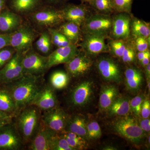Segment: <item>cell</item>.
Segmentation results:
<instances>
[{"label": "cell", "instance_id": "cell-31", "mask_svg": "<svg viewBox=\"0 0 150 150\" xmlns=\"http://www.w3.org/2000/svg\"><path fill=\"white\" fill-rule=\"evenodd\" d=\"M89 4L98 13L110 15L114 11L111 0H91Z\"/></svg>", "mask_w": 150, "mask_h": 150}, {"label": "cell", "instance_id": "cell-7", "mask_svg": "<svg viewBox=\"0 0 150 150\" xmlns=\"http://www.w3.org/2000/svg\"><path fill=\"white\" fill-rule=\"evenodd\" d=\"M114 129L118 134L133 143H139L144 137V131L137 120L131 117H125L116 121Z\"/></svg>", "mask_w": 150, "mask_h": 150}, {"label": "cell", "instance_id": "cell-36", "mask_svg": "<svg viewBox=\"0 0 150 150\" xmlns=\"http://www.w3.org/2000/svg\"><path fill=\"white\" fill-rule=\"evenodd\" d=\"M136 58V50L134 44L126 42V48L121 57L122 61L126 64H131L134 62Z\"/></svg>", "mask_w": 150, "mask_h": 150}, {"label": "cell", "instance_id": "cell-47", "mask_svg": "<svg viewBox=\"0 0 150 150\" xmlns=\"http://www.w3.org/2000/svg\"><path fill=\"white\" fill-rule=\"evenodd\" d=\"M12 118H6V119H0V128L2 126L11 123Z\"/></svg>", "mask_w": 150, "mask_h": 150}, {"label": "cell", "instance_id": "cell-3", "mask_svg": "<svg viewBox=\"0 0 150 150\" xmlns=\"http://www.w3.org/2000/svg\"><path fill=\"white\" fill-rule=\"evenodd\" d=\"M48 57L40 55L32 48L25 53L23 57V75L39 77L48 69Z\"/></svg>", "mask_w": 150, "mask_h": 150}, {"label": "cell", "instance_id": "cell-2", "mask_svg": "<svg viewBox=\"0 0 150 150\" xmlns=\"http://www.w3.org/2000/svg\"><path fill=\"white\" fill-rule=\"evenodd\" d=\"M25 108L18 118V129L23 139L28 142L33 138L39 123L38 108L34 105Z\"/></svg>", "mask_w": 150, "mask_h": 150}, {"label": "cell", "instance_id": "cell-35", "mask_svg": "<svg viewBox=\"0 0 150 150\" xmlns=\"http://www.w3.org/2000/svg\"><path fill=\"white\" fill-rule=\"evenodd\" d=\"M114 11L131 13L133 0H111Z\"/></svg>", "mask_w": 150, "mask_h": 150}, {"label": "cell", "instance_id": "cell-30", "mask_svg": "<svg viewBox=\"0 0 150 150\" xmlns=\"http://www.w3.org/2000/svg\"><path fill=\"white\" fill-rule=\"evenodd\" d=\"M39 0H12V6L20 13H25L33 10L37 6Z\"/></svg>", "mask_w": 150, "mask_h": 150}, {"label": "cell", "instance_id": "cell-34", "mask_svg": "<svg viewBox=\"0 0 150 150\" xmlns=\"http://www.w3.org/2000/svg\"><path fill=\"white\" fill-rule=\"evenodd\" d=\"M126 40H113L110 41L108 46L109 51L113 56L121 58L126 46Z\"/></svg>", "mask_w": 150, "mask_h": 150}, {"label": "cell", "instance_id": "cell-53", "mask_svg": "<svg viewBox=\"0 0 150 150\" xmlns=\"http://www.w3.org/2000/svg\"><path fill=\"white\" fill-rule=\"evenodd\" d=\"M81 1H83L86 2L88 3L89 4L91 2V0H81Z\"/></svg>", "mask_w": 150, "mask_h": 150}, {"label": "cell", "instance_id": "cell-21", "mask_svg": "<svg viewBox=\"0 0 150 150\" xmlns=\"http://www.w3.org/2000/svg\"><path fill=\"white\" fill-rule=\"evenodd\" d=\"M118 89L112 85H105L102 87L99 97V106L102 110H108L112 103L118 97Z\"/></svg>", "mask_w": 150, "mask_h": 150}, {"label": "cell", "instance_id": "cell-44", "mask_svg": "<svg viewBox=\"0 0 150 150\" xmlns=\"http://www.w3.org/2000/svg\"><path fill=\"white\" fill-rule=\"evenodd\" d=\"M139 126L144 132H149L150 131V120L149 118H144L140 122Z\"/></svg>", "mask_w": 150, "mask_h": 150}, {"label": "cell", "instance_id": "cell-8", "mask_svg": "<svg viewBox=\"0 0 150 150\" xmlns=\"http://www.w3.org/2000/svg\"><path fill=\"white\" fill-rule=\"evenodd\" d=\"M22 140L18 129L11 123L0 128V150L20 149Z\"/></svg>", "mask_w": 150, "mask_h": 150}, {"label": "cell", "instance_id": "cell-25", "mask_svg": "<svg viewBox=\"0 0 150 150\" xmlns=\"http://www.w3.org/2000/svg\"><path fill=\"white\" fill-rule=\"evenodd\" d=\"M0 110L12 115L18 111L13 98L8 89L0 88Z\"/></svg>", "mask_w": 150, "mask_h": 150}, {"label": "cell", "instance_id": "cell-39", "mask_svg": "<svg viewBox=\"0 0 150 150\" xmlns=\"http://www.w3.org/2000/svg\"><path fill=\"white\" fill-rule=\"evenodd\" d=\"M16 52L13 48H4L0 50V69L10 60Z\"/></svg>", "mask_w": 150, "mask_h": 150}, {"label": "cell", "instance_id": "cell-12", "mask_svg": "<svg viewBox=\"0 0 150 150\" xmlns=\"http://www.w3.org/2000/svg\"><path fill=\"white\" fill-rule=\"evenodd\" d=\"M33 18L40 26L49 28L61 24L64 21L62 11L51 8L36 12Z\"/></svg>", "mask_w": 150, "mask_h": 150}, {"label": "cell", "instance_id": "cell-24", "mask_svg": "<svg viewBox=\"0 0 150 150\" xmlns=\"http://www.w3.org/2000/svg\"><path fill=\"white\" fill-rule=\"evenodd\" d=\"M86 119L81 115H76L69 118L65 131H69L84 138L87 137Z\"/></svg>", "mask_w": 150, "mask_h": 150}, {"label": "cell", "instance_id": "cell-51", "mask_svg": "<svg viewBox=\"0 0 150 150\" xmlns=\"http://www.w3.org/2000/svg\"><path fill=\"white\" fill-rule=\"evenodd\" d=\"M104 150H115L116 149H115V148L112 147H110V146H108L107 147L104 148Z\"/></svg>", "mask_w": 150, "mask_h": 150}, {"label": "cell", "instance_id": "cell-23", "mask_svg": "<svg viewBox=\"0 0 150 150\" xmlns=\"http://www.w3.org/2000/svg\"><path fill=\"white\" fill-rule=\"evenodd\" d=\"M80 28L73 23L67 22L60 26L59 31L64 35L71 44L76 45L81 38Z\"/></svg>", "mask_w": 150, "mask_h": 150}, {"label": "cell", "instance_id": "cell-48", "mask_svg": "<svg viewBox=\"0 0 150 150\" xmlns=\"http://www.w3.org/2000/svg\"><path fill=\"white\" fill-rule=\"evenodd\" d=\"M12 115L6 113L0 110V119H6V118H12Z\"/></svg>", "mask_w": 150, "mask_h": 150}, {"label": "cell", "instance_id": "cell-43", "mask_svg": "<svg viewBox=\"0 0 150 150\" xmlns=\"http://www.w3.org/2000/svg\"><path fill=\"white\" fill-rule=\"evenodd\" d=\"M11 33L0 34V50L10 46Z\"/></svg>", "mask_w": 150, "mask_h": 150}, {"label": "cell", "instance_id": "cell-33", "mask_svg": "<svg viewBox=\"0 0 150 150\" xmlns=\"http://www.w3.org/2000/svg\"><path fill=\"white\" fill-rule=\"evenodd\" d=\"M50 150H74L67 143L62 135L56 133L51 138L50 143Z\"/></svg>", "mask_w": 150, "mask_h": 150}, {"label": "cell", "instance_id": "cell-9", "mask_svg": "<svg viewBox=\"0 0 150 150\" xmlns=\"http://www.w3.org/2000/svg\"><path fill=\"white\" fill-rule=\"evenodd\" d=\"M131 16L129 14L118 13L112 18V25L110 33L113 40H127L131 34Z\"/></svg>", "mask_w": 150, "mask_h": 150}, {"label": "cell", "instance_id": "cell-40", "mask_svg": "<svg viewBox=\"0 0 150 150\" xmlns=\"http://www.w3.org/2000/svg\"><path fill=\"white\" fill-rule=\"evenodd\" d=\"M134 46L136 51L138 52L147 51L149 50L150 37L148 38L143 37L135 38Z\"/></svg>", "mask_w": 150, "mask_h": 150}, {"label": "cell", "instance_id": "cell-41", "mask_svg": "<svg viewBox=\"0 0 150 150\" xmlns=\"http://www.w3.org/2000/svg\"><path fill=\"white\" fill-rule=\"evenodd\" d=\"M48 30L52 44H54L58 48L61 47V41L63 34L59 30L52 28H48Z\"/></svg>", "mask_w": 150, "mask_h": 150}, {"label": "cell", "instance_id": "cell-52", "mask_svg": "<svg viewBox=\"0 0 150 150\" xmlns=\"http://www.w3.org/2000/svg\"><path fill=\"white\" fill-rule=\"evenodd\" d=\"M150 79L147 80V86H148V89H149V91H150Z\"/></svg>", "mask_w": 150, "mask_h": 150}, {"label": "cell", "instance_id": "cell-17", "mask_svg": "<svg viewBox=\"0 0 150 150\" xmlns=\"http://www.w3.org/2000/svg\"><path fill=\"white\" fill-rule=\"evenodd\" d=\"M62 11L64 21L73 23L80 27L90 16L88 7L85 5H69Z\"/></svg>", "mask_w": 150, "mask_h": 150}, {"label": "cell", "instance_id": "cell-19", "mask_svg": "<svg viewBox=\"0 0 150 150\" xmlns=\"http://www.w3.org/2000/svg\"><path fill=\"white\" fill-rule=\"evenodd\" d=\"M93 87V83L89 81H84L79 84L71 95V102L73 105L81 107L86 104L91 99Z\"/></svg>", "mask_w": 150, "mask_h": 150}, {"label": "cell", "instance_id": "cell-20", "mask_svg": "<svg viewBox=\"0 0 150 150\" xmlns=\"http://www.w3.org/2000/svg\"><path fill=\"white\" fill-rule=\"evenodd\" d=\"M21 17L12 12L5 10L0 13V30L10 33L14 32L21 25Z\"/></svg>", "mask_w": 150, "mask_h": 150}, {"label": "cell", "instance_id": "cell-16", "mask_svg": "<svg viewBox=\"0 0 150 150\" xmlns=\"http://www.w3.org/2000/svg\"><path fill=\"white\" fill-rule=\"evenodd\" d=\"M56 133L46 126L41 120L35 136L32 138L30 149L50 150V141L52 137Z\"/></svg>", "mask_w": 150, "mask_h": 150}, {"label": "cell", "instance_id": "cell-15", "mask_svg": "<svg viewBox=\"0 0 150 150\" xmlns=\"http://www.w3.org/2000/svg\"><path fill=\"white\" fill-rule=\"evenodd\" d=\"M97 68L105 81L118 83L121 80V73L118 64L110 58L102 57L98 60Z\"/></svg>", "mask_w": 150, "mask_h": 150}, {"label": "cell", "instance_id": "cell-29", "mask_svg": "<svg viewBox=\"0 0 150 150\" xmlns=\"http://www.w3.org/2000/svg\"><path fill=\"white\" fill-rule=\"evenodd\" d=\"M69 77L68 73L63 71H57L53 73L50 78L51 86L54 89L62 90L68 85Z\"/></svg>", "mask_w": 150, "mask_h": 150}, {"label": "cell", "instance_id": "cell-49", "mask_svg": "<svg viewBox=\"0 0 150 150\" xmlns=\"http://www.w3.org/2000/svg\"><path fill=\"white\" fill-rule=\"evenodd\" d=\"M145 67V74H146V77L147 80L150 79V64L146 66Z\"/></svg>", "mask_w": 150, "mask_h": 150}, {"label": "cell", "instance_id": "cell-38", "mask_svg": "<svg viewBox=\"0 0 150 150\" xmlns=\"http://www.w3.org/2000/svg\"><path fill=\"white\" fill-rule=\"evenodd\" d=\"M144 98L142 95L137 96L130 100V110L137 116L141 115L142 104Z\"/></svg>", "mask_w": 150, "mask_h": 150}, {"label": "cell", "instance_id": "cell-6", "mask_svg": "<svg viewBox=\"0 0 150 150\" xmlns=\"http://www.w3.org/2000/svg\"><path fill=\"white\" fill-rule=\"evenodd\" d=\"M24 54L16 52L9 61L0 70V84H9L23 76V57Z\"/></svg>", "mask_w": 150, "mask_h": 150}, {"label": "cell", "instance_id": "cell-50", "mask_svg": "<svg viewBox=\"0 0 150 150\" xmlns=\"http://www.w3.org/2000/svg\"><path fill=\"white\" fill-rule=\"evenodd\" d=\"M5 4V0H0V13L4 8Z\"/></svg>", "mask_w": 150, "mask_h": 150}, {"label": "cell", "instance_id": "cell-45", "mask_svg": "<svg viewBox=\"0 0 150 150\" xmlns=\"http://www.w3.org/2000/svg\"><path fill=\"white\" fill-rule=\"evenodd\" d=\"M150 52H149L148 54L145 56L144 58L141 62H140L141 64L143 67H145L147 65L150 64Z\"/></svg>", "mask_w": 150, "mask_h": 150}, {"label": "cell", "instance_id": "cell-4", "mask_svg": "<svg viewBox=\"0 0 150 150\" xmlns=\"http://www.w3.org/2000/svg\"><path fill=\"white\" fill-rule=\"evenodd\" d=\"M34 30L26 25H21L18 29L11 33L10 45L16 51L24 54L32 48L36 38Z\"/></svg>", "mask_w": 150, "mask_h": 150}, {"label": "cell", "instance_id": "cell-42", "mask_svg": "<svg viewBox=\"0 0 150 150\" xmlns=\"http://www.w3.org/2000/svg\"><path fill=\"white\" fill-rule=\"evenodd\" d=\"M141 115L143 118H149L150 115V102L149 99L144 100L141 109Z\"/></svg>", "mask_w": 150, "mask_h": 150}, {"label": "cell", "instance_id": "cell-13", "mask_svg": "<svg viewBox=\"0 0 150 150\" xmlns=\"http://www.w3.org/2000/svg\"><path fill=\"white\" fill-rule=\"evenodd\" d=\"M79 53L77 47L75 44L59 47L48 56L47 69L61 64H67Z\"/></svg>", "mask_w": 150, "mask_h": 150}, {"label": "cell", "instance_id": "cell-27", "mask_svg": "<svg viewBox=\"0 0 150 150\" xmlns=\"http://www.w3.org/2000/svg\"><path fill=\"white\" fill-rule=\"evenodd\" d=\"M131 33L134 38L150 37V28L149 23L139 19L134 18L131 23Z\"/></svg>", "mask_w": 150, "mask_h": 150}, {"label": "cell", "instance_id": "cell-32", "mask_svg": "<svg viewBox=\"0 0 150 150\" xmlns=\"http://www.w3.org/2000/svg\"><path fill=\"white\" fill-rule=\"evenodd\" d=\"M52 45L50 34L46 32L42 33L35 43L38 50L41 53L46 54L50 53Z\"/></svg>", "mask_w": 150, "mask_h": 150}, {"label": "cell", "instance_id": "cell-14", "mask_svg": "<svg viewBox=\"0 0 150 150\" xmlns=\"http://www.w3.org/2000/svg\"><path fill=\"white\" fill-rule=\"evenodd\" d=\"M54 89L49 86L40 88L30 105H34L44 111L57 107L58 100Z\"/></svg>", "mask_w": 150, "mask_h": 150}, {"label": "cell", "instance_id": "cell-1", "mask_svg": "<svg viewBox=\"0 0 150 150\" xmlns=\"http://www.w3.org/2000/svg\"><path fill=\"white\" fill-rule=\"evenodd\" d=\"M39 77L24 75L17 80L9 84L8 89L11 95L18 110L29 106L40 89Z\"/></svg>", "mask_w": 150, "mask_h": 150}, {"label": "cell", "instance_id": "cell-5", "mask_svg": "<svg viewBox=\"0 0 150 150\" xmlns=\"http://www.w3.org/2000/svg\"><path fill=\"white\" fill-rule=\"evenodd\" d=\"M112 17L108 15L98 13L91 15L85 22L83 28L84 33L97 34L107 37L110 34Z\"/></svg>", "mask_w": 150, "mask_h": 150}, {"label": "cell", "instance_id": "cell-46", "mask_svg": "<svg viewBox=\"0 0 150 150\" xmlns=\"http://www.w3.org/2000/svg\"><path fill=\"white\" fill-rule=\"evenodd\" d=\"M150 52L149 50H148L147 51H142V52H138L137 54V57L138 60H139V62H140L141 61L144 59L145 57V56L148 54L149 52Z\"/></svg>", "mask_w": 150, "mask_h": 150}, {"label": "cell", "instance_id": "cell-10", "mask_svg": "<svg viewBox=\"0 0 150 150\" xmlns=\"http://www.w3.org/2000/svg\"><path fill=\"white\" fill-rule=\"evenodd\" d=\"M106 37L102 35L84 33L80 46L88 56H96L109 51L108 45L105 41Z\"/></svg>", "mask_w": 150, "mask_h": 150}, {"label": "cell", "instance_id": "cell-11", "mask_svg": "<svg viewBox=\"0 0 150 150\" xmlns=\"http://www.w3.org/2000/svg\"><path fill=\"white\" fill-rule=\"evenodd\" d=\"M41 120L48 128L61 134L65 131L69 118L64 110L56 107L44 111Z\"/></svg>", "mask_w": 150, "mask_h": 150}, {"label": "cell", "instance_id": "cell-54", "mask_svg": "<svg viewBox=\"0 0 150 150\" xmlns=\"http://www.w3.org/2000/svg\"><path fill=\"white\" fill-rule=\"evenodd\" d=\"M49 1H51V2H56L59 1L60 0H49Z\"/></svg>", "mask_w": 150, "mask_h": 150}, {"label": "cell", "instance_id": "cell-22", "mask_svg": "<svg viewBox=\"0 0 150 150\" xmlns=\"http://www.w3.org/2000/svg\"><path fill=\"white\" fill-rule=\"evenodd\" d=\"M126 86L132 91L139 89L143 80V74L141 71L134 67L128 68L125 71Z\"/></svg>", "mask_w": 150, "mask_h": 150}, {"label": "cell", "instance_id": "cell-37", "mask_svg": "<svg viewBox=\"0 0 150 150\" xmlns=\"http://www.w3.org/2000/svg\"><path fill=\"white\" fill-rule=\"evenodd\" d=\"M87 137L91 139H99L102 135L99 124L96 121L87 124Z\"/></svg>", "mask_w": 150, "mask_h": 150}, {"label": "cell", "instance_id": "cell-28", "mask_svg": "<svg viewBox=\"0 0 150 150\" xmlns=\"http://www.w3.org/2000/svg\"><path fill=\"white\" fill-rule=\"evenodd\" d=\"M61 134L74 150L84 149L87 147V144L84 138L77 134L67 131H63Z\"/></svg>", "mask_w": 150, "mask_h": 150}, {"label": "cell", "instance_id": "cell-26", "mask_svg": "<svg viewBox=\"0 0 150 150\" xmlns=\"http://www.w3.org/2000/svg\"><path fill=\"white\" fill-rule=\"evenodd\" d=\"M108 110L111 115H126L130 111V100L125 98L118 97Z\"/></svg>", "mask_w": 150, "mask_h": 150}, {"label": "cell", "instance_id": "cell-18", "mask_svg": "<svg viewBox=\"0 0 150 150\" xmlns=\"http://www.w3.org/2000/svg\"><path fill=\"white\" fill-rule=\"evenodd\" d=\"M65 64L69 75L76 77L88 72L92 66L93 62L89 56L85 53H79L74 58Z\"/></svg>", "mask_w": 150, "mask_h": 150}]
</instances>
